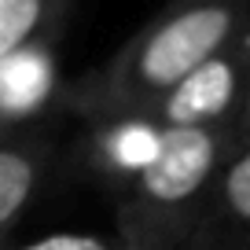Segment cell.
Masks as SVG:
<instances>
[{"label": "cell", "instance_id": "8992f818", "mask_svg": "<svg viewBox=\"0 0 250 250\" xmlns=\"http://www.w3.org/2000/svg\"><path fill=\"white\" fill-rule=\"evenodd\" d=\"M66 15V0H0V62L48 44Z\"/></svg>", "mask_w": 250, "mask_h": 250}, {"label": "cell", "instance_id": "ba28073f", "mask_svg": "<svg viewBox=\"0 0 250 250\" xmlns=\"http://www.w3.org/2000/svg\"><path fill=\"white\" fill-rule=\"evenodd\" d=\"M232 129H235V144L250 147V81H247V92H243V103H239V114H235Z\"/></svg>", "mask_w": 250, "mask_h": 250}, {"label": "cell", "instance_id": "5b68a950", "mask_svg": "<svg viewBox=\"0 0 250 250\" xmlns=\"http://www.w3.org/2000/svg\"><path fill=\"white\" fill-rule=\"evenodd\" d=\"M0 81H8V88H0V118H4V125L11 129L22 118H33L41 110V103H44L48 88H52L48 44L4 59L0 62Z\"/></svg>", "mask_w": 250, "mask_h": 250}, {"label": "cell", "instance_id": "6da1fadb", "mask_svg": "<svg viewBox=\"0 0 250 250\" xmlns=\"http://www.w3.org/2000/svg\"><path fill=\"white\" fill-rule=\"evenodd\" d=\"M250 33V0H169L100 70L62 92V110L92 125H140L180 81Z\"/></svg>", "mask_w": 250, "mask_h": 250}, {"label": "cell", "instance_id": "277c9868", "mask_svg": "<svg viewBox=\"0 0 250 250\" xmlns=\"http://www.w3.org/2000/svg\"><path fill=\"white\" fill-rule=\"evenodd\" d=\"M55 158V136L48 129L0 136V232H8L37 199Z\"/></svg>", "mask_w": 250, "mask_h": 250}, {"label": "cell", "instance_id": "7a4b0ae2", "mask_svg": "<svg viewBox=\"0 0 250 250\" xmlns=\"http://www.w3.org/2000/svg\"><path fill=\"white\" fill-rule=\"evenodd\" d=\"M239 151L232 125L155 133L147 158L125 177L118 225L129 250H166L195 228L213 180Z\"/></svg>", "mask_w": 250, "mask_h": 250}, {"label": "cell", "instance_id": "3957f363", "mask_svg": "<svg viewBox=\"0 0 250 250\" xmlns=\"http://www.w3.org/2000/svg\"><path fill=\"white\" fill-rule=\"evenodd\" d=\"M247 81H250V33H243L221 55L203 62L188 81H180L162 103H155L140 125H147L151 133L232 125L239 114Z\"/></svg>", "mask_w": 250, "mask_h": 250}, {"label": "cell", "instance_id": "52a82bcc", "mask_svg": "<svg viewBox=\"0 0 250 250\" xmlns=\"http://www.w3.org/2000/svg\"><path fill=\"white\" fill-rule=\"evenodd\" d=\"M22 250H110L103 239L96 235H74V232H62V235H44V239L30 243Z\"/></svg>", "mask_w": 250, "mask_h": 250}, {"label": "cell", "instance_id": "9c48e42d", "mask_svg": "<svg viewBox=\"0 0 250 250\" xmlns=\"http://www.w3.org/2000/svg\"><path fill=\"white\" fill-rule=\"evenodd\" d=\"M4 133H8V125H4V118H0V136H4Z\"/></svg>", "mask_w": 250, "mask_h": 250}]
</instances>
